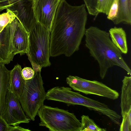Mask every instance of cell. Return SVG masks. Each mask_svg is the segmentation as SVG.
<instances>
[{
	"label": "cell",
	"instance_id": "1",
	"mask_svg": "<svg viewBox=\"0 0 131 131\" xmlns=\"http://www.w3.org/2000/svg\"><path fill=\"white\" fill-rule=\"evenodd\" d=\"M88 13L84 4L72 6L61 0L50 34V56L70 57L79 49L84 36Z\"/></svg>",
	"mask_w": 131,
	"mask_h": 131
},
{
	"label": "cell",
	"instance_id": "2",
	"mask_svg": "<svg viewBox=\"0 0 131 131\" xmlns=\"http://www.w3.org/2000/svg\"><path fill=\"white\" fill-rule=\"evenodd\" d=\"M85 45L90 56L98 62L100 77H105L109 68L119 67L131 75V70L122 56V53L111 41L109 32L98 27L91 26L86 29Z\"/></svg>",
	"mask_w": 131,
	"mask_h": 131
},
{
	"label": "cell",
	"instance_id": "3",
	"mask_svg": "<svg viewBox=\"0 0 131 131\" xmlns=\"http://www.w3.org/2000/svg\"><path fill=\"white\" fill-rule=\"evenodd\" d=\"M50 32L37 22L29 32L28 50L27 54L32 68L49 66Z\"/></svg>",
	"mask_w": 131,
	"mask_h": 131
},
{
	"label": "cell",
	"instance_id": "4",
	"mask_svg": "<svg viewBox=\"0 0 131 131\" xmlns=\"http://www.w3.org/2000/svg\"><path fill=\"white\" fill-rule=\"evenodd\" d=\"M40 126L51 131H80L81 122L67 110L43 104L38 111Z\"/></svg>",
	"mask_w": 131,
	"mask_h": 131
},
{
	"label": "cell",
	"instance_id": "5",
	"mask_svg": "<svg viewBox=\"0 0 131 131\" xmlns=\"http://www.w3.org/2000/svg\"><path fill=\"white\" fill-rule=\"evenodd\" d=\"M40 72H35L32 79L25 81L22 93L19 99L25 113L32 121H35L38 111L44 104L46 99V92Z\"/></svg>",
	"mask_w": 131,
	"mask_h": 131
},
{
	"label": "cell",
	"instance_id": "6",
	"mask_svg": "<svg viewBox=\"0 0 131 131\" xmlns=\"http://www.w3.org/2000/svg\"><path fill=\"white\" fill-rule=\"evenodd\" d=\"M66 81L73 90L86 94L97 95L112 100L117 99L119 96L117 91L97 81L70 75L67 78Z\"/></svg>",
	"mask_w": 131,
	"mask_h": 131
},
{
	"label": "cell",
	"instance_id": "7",
	"mask_svg": "<svg viewBox=\"0 0 131 131\" xmlns=\"http://www.w3.org/2000/svg\"><path fill=\"white\" fill-rule=\"evenodd\" d=\"M1 116L10 126L18 125L22 123H28L31 120L25 113L19 99L8 89Z\"/></svg>",
	"mask_w": 131,
	"mask_h": 131
},
{
	"label": "cell",
	"instance_id": "8",
	"mask_svg": "<svg viewBox=\"0 0 131 131\" xmlns=\"http://www.w3.org/2000/svg\"><path fill=\"white\" fill-rule=\"evenodd\" d=\"M61 0H34L32 7L35 17L50 32L52 22Z\"/></svg>",
	"mask_w": 131,
	"mask_h": 131
},
{
	"label": "cell",
	"instance_id": "9",
	"mask_svg": "<svg viewBox=\"0 0 131 131\" xmlns=\"http://www.w3.org/2000/svg\"><path fill=\"white\" fill-rule=\"evenodd\" d=\"M18 21L16 18L5 28H0L1 63L7 64L13 60L15 56L13 53V38Z\"/></svg>",
	"mask_w": 131,
	"mask_h": 131
},
{
	"label": "cell",
	"instance_id": "10",
	"mask_svg": "<svg viewBox=\"0 0 131 131\" xmlns=\"http://www.w3.org/2000/svg\"><path fill=\"white\" fill-rule=\"evenodd\" d=\"M8 8L17 12L16 18L28 33L38 22L33 8L32 1L21 0Z\"/></svg>",
	"mask_w": 131,
	"mask_h": 131
},
{
	"label": "cell",
	"instance_id": "11",
	"mask_svg": "<svg viewBox=\"0 0 131 131\" xmlns=\"http://www.w3.org/2000/svg\"><path fill=\"white\" fill-rule=\"evenodd\" d=\"M122 82L120 107L122 119L120 126L127 129L131 127V76H124Z\"/></svg>",
	"mask_w": 131,
	"mask_h": 131
},
{
	"label": "cell",
	"instance_id": "12",
	"mask_svg": "<svg viewBox=\"0 0 131 131\" xmlns=\"http://www.w3.org/2000/svg\"><path fill=\"white\" fill-rule=\"evenodd\" d=\"M29 33L27 32L18 21L13 38V53L15 55L26 54L28 50Z\"/></svg>",
	"mask_w": 131,
	"mask_h": 131
},
{
	"label": "cell",
	"instance_id": "13",
	"mask_svg": "<svg viewBox=\"0 0 131 131\" xmlns=\"http://www.w3.org/2000/svg\"><path fill=\"white\" fill-rule=\"evenodd\" d=\"M22 68L19 64L10 70L8 89L19 99L23 92L25 81L21 73Z\"/></svg>",
	"mask_w": 131,
	"mask_h": 131
},
{
	"label": "cell",
	"instance_id": "14",
	"mask_svg": "<svg viewBox=\"0 0 131 131\" xmlns=\"http://www.w3.org/2000/svg\"><path fill=\"white\" fill-rule=\"evenodd\" d=\"M88 13L95 18L100 13L107 15L114 0H83Z\"/></svg>",
	"mask_w": 131,
	"mask_h": 131
},
{
	"label": "cell",
	"instance_id": "15",
	"mask_svg": "<svg viewBox=\"0 0 131 131\" xmlns=\"http://www.w3.org/2000/svg\"><path fill=\"white\" fill-rule=\"evenodd\" d=\"M10 71L5 64L0 63V116H1L5 104L9 85Z\"/></svg>",
	"mask_w": 131,
	"mask_h": 131
},
{
	"label": "cell",
	"instance_id": "16",
	"mask_svg": "<svg viewBox=\"0 0 131 131\" xmlns=\"http://www.w3.org/2000/svg\"><path fill=\"white\" fill-rule=\"evenodd\" d=\"M109 33L111 40L113 43L122 53L127 54L128 48L126 35L124 29L122 27L115 26L110 29Z\"/></svg>",
	"mask_w": 131,
	"mask_h": 131
},
{
	"label": "cell",
	"instance_id": "17",
	"mask_svg": "<svg viewBox=\"0 0 131 131\" xmlns=\"http://www.w3.org/2000/svg\"><path fill=\"white\" fill-rule=\"evenodd\" d=\"M119 9L115 25L123 23L131 25V0H119Z\"/></svg>",
	"mask_w": 131,
	"mask_h": 131
},
{
	"label": "cell",
	"instance_id": "18",
	"mask_svg": "<svg viewBox=\"0 0 131 131\" xmlns=\"http://www.w3.org/2000/svg\"><path fill=\"white\" fill-rule=\"evenodd\" d=\"M81 126L80 131H106V128L98 125L94 120L88 115H83L81 117Z\"/></svg>",
	"mask_w": 131,
	"mask_h": 131
},
{
	"label": "cell",
	"instance_id": "19",
	"mask_svg": "<svg viewBox=\"0 0 131 131\" xmlns=\"http://www.w3.org/2000/svg\"><path fill=\"white\" fill-rule=\"evenodd\" d=\"M6 12L0 14V28H4L11 23L15 18L17 12L9 8L6 9Z\"/></svg>",
	"mask_w": 131,
	"mask_h": 131
},
{
	"label": "cell",
	"instance_id": "20",
	"mask_svg": "<svg viewBox=\"0 0 131 131\" xmlns=\"http://www.w3.org/2000/svg\"><path fill=\"white\" fill-rule=\"evenodd\" d=\"M119 9V0H114L107 15V18L114 22L117 17Z\"/></svg>",
	"mask_w": 131,
	"mask_h": 131
},
{
	"label": "cell",
	"instance_id": "21",
	"mask_svg": "<svg viewBox=\"0 0 131 131\" xmlns=\"http://www.w3.org/2000/svg\"><path fill=\"white\" fill-rule=\"evenodd\" d=\"M21 0H0V11L8 8Z\"/></svg>",
	"mask_w": 131,
	"mask_h": 131
},
{
	"label": "cell",
	"instance_id": "22",
	"mask_svg": "<svg viewBox=\"0 0 131 131\" xmlns=\"http://www.w3.org/2000/svg\"><path fill=\"white\" fill-rule=\"evenodd\" d=\"M21 73L25 81L32 79L35 74L33 70L29 67L24 68L22 70Z\"/></svg>",
	"mask_w": 131,
	"mask_h": 131
},
{
	"label": "cell",
	"instance_id": "23",
	"mask_svg": "<svg viewBox=\"0 0 131 131\" xmlns=\"http://www.w3.org/2000/svg\"><path fill=\"white\" fill-rule=\"evenodd\" d=\"M9 126L0 116V131H8Z\"/></svg>",
	"mask_w": 131,
	"mask_h": 131
},
{
	"label": "cell",
	"instance_id": "24",
	"mask_svg": "<svg viewBox=\"0 0 131 131\" xmlns=\"http://www.w3.org/2000/svg\"><path fill=\"white\" fill-rule=\"evenodd\" d=\"M31 130L23 128L18 125L9 126L8 131H30Z\"/></svg>",
	"mask_w": 131,
	"mask_h": 131
},
{
	"label": "cell",
	"instance_id": "25",
	"mask_svg": "<svg viewBox=\"0 0 131 131\" xmlns=\"http://www.w3.org/2000/svg\"><path fill=\"white\" fill-rule=\"evenodd\" d=\"M29 0L31 1H33L34 0Z\"/></svg>",
	"mask_w": 131,
	"mask_h": 131
}]
</instances>
